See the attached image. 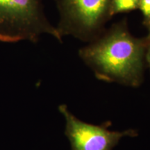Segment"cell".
Here are the masks:
<instances>
[{"instance_id": "obj_1", "label": "cell", "mask_w": 150, "mask_h": 150, "mask_svg": "<svg viewBox=\"0 0 150 150\" xmlns=\"http://www.w3.org/2000/svg\"><path fill=\"white\" fill-rule=\"evenodd\" d=\"M149 43L148 38H136L124 26H118L79 54L99 79L137 87L142 83L143 59Z\"/></svg>"}, {"instance_id": "obj_2", "label": "cell", "mask_w": 150, "mask_h": 150, "mask_svg": "<svg viewBox=\"0 0 150 150\" xmlns=\"http://www.w3.org/2000/svg\"><path fill=\"white\" fill-rule=\"evenodd\" d=\"M43 34L62 38L46 18L42 0H0V42H35Z\"/></svg>"}, {"instance_id": "obj_3", "label": "cell", "mask_w": 150, "mask_h": 150, "mask_svg": "<svg viewBox=\"0 0 150 150\" xmlns=\"http://www.w3.org/2000/svg\"><path fill=\"white\" fill-rule=\"evenodd\" d=\"M61 16L56 28L61 37L81 38L96 33L109 16L111 0H55Z\"/></svg>"}, {"instance_id": "obj_4", "label": "cell", "mask_w": 150, "mask_h": 150, "mask_svg": "<svg viewBox=\"0 0 150 150\" xmlns=\"http://www.w3.org/2000/svg\"><path fill=\"white\" fill-rule=\"evenodd\" d=\"M59 110L65 119V133L72 150H112L122 138L134 137L138 134L134 129L122 132L111 131L106 127L84 122L73 115L65 104L60 105Z\"/></svg>"}, {"instance_id": "obj_5", "label": "cell", "mask_w": 150, "mask_h": 150, "mask_svg": "<svg viewBox=\"0 0 150 150\" xmlns=\"http://www.w3.org/2000/svg\"><path fill=\"white\" fill-rule=\"evenodd\" d=\"M140 0H111L109 9V16L128 12L138 8Z\"/></svg>"}, {"instance_id": "obj_6", "label": "cell", "mask_w": 150, "mask_h": 150, "mask_svg": "<svg viewBox=\"0 0 150 150\" xmlns=\"http://www.w3.org/2000/svg\"><path fill=\"white\" fill-rule=\"evenodd\" d=\"M138 8L140 9L145 18V23L150 22V0H140Z\"/></svg>"}, {"instance_id": "obj_7", "label": "cell", "mask_w": 150, "mask_h": 150, "mask_svg": "<svg viewBox=\"0 0 150 150\" xmlns=\"http://www.w3.org/2000/svg\"><path fill=\"white\" fill-rule=\"evenodd\" d=\"M147 52L145 53V55H146V59H147V61L148 63V64H149V66L150 67V43L149 45H148L147 48Z\"/></svg>"}, {"instance_id": "obj_8", "label": "cell", "mask_w": 150, "mask_h": 150, "mask_svg": "<svg viewBox=\"0 0 150 150\" xmlns=\"http://www.w3.org/2000/svg\"><path fill=\"white\" fill-rule=\"evenodd\" d=\"M147 26L148 27V30H149V35H148L147 38L150 40V22H148V23L147 24Z\"/></svg>"}]
</instances>
